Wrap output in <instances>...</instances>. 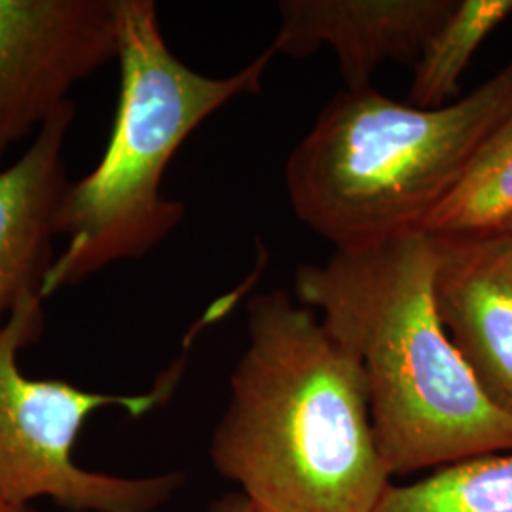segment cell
<instances>
[{"mask_svg": "<svg viewBox=\"0 0 512 512\" xmlns=\"http://www.w3.org/2000/svg\"><path fill=\"white\" fill-rule=\"evenodd\" d=\"M0 512H38L33 505H18L0 495Z\"/></svg>", "mask_w": 512, "mask_h": 512, "instance_id": "cell-14", "label": "cell"}, {"mask_svg": "<svg viewBox=\"0 0 512 512\" xmlns=\"http://www.w3.org/2000/svg\"><path fill=\"white\" fill-rule=\"evenodd\" d=\"M511 116L512 57L440 109L342 90L285 165L294 215L336 249L420 230Z\"/></svg>", "mask_w": 512, "mask_h": 512, "instance_id": "cell-4", "label": "cell"}, {"mask_svg": "<svg viewBox=\"0 0 512 512\" xmlns=\"http://www.w3.org/2000/svg\"><path fill=\"white\" fill-rule=\"evenodd\" d=\"M507 232H511V234H512V224H511V226H509V228H507Z\"/></svg>", "mask_w": 512, "mask_h": 512, "instance_id": "cell-15", "label": "cell"}, {"mask_svg": "<svg viewBox=\"0 0 512 512\" xmlns=\"http://www.w3.org/2000/svg\"><path fill=\"white\" fill-rule=\"evenodd\" d=\"M71 103L40 129L16 162L0 167V327L31 296H42L57 251V213L71 183L65 145Z\"/></svg>", "mask_w": 512, "mask_h": 512, "instance_id": "cell-9", "label": "cell"}, {"mask_svg": "<svg viewBox=\"0 0 512 512\" xmlns=\"http://www.w3.org/2000/svg\"><path fill=\"white\" fill-rule=\"evenodd\" d=\"M120 90L99 164L71 181L57 213L65 241L42 296L76 287L116 262L160 247L181 224L183 202L162 194L165 171L184 141L217 110L256 95L272 46L230 76H205L171 52L152 0H116Z\"/></svg>", "mask_w": 512, "mask_h": 512, "instance_id": "cell-3", "label": "cell"}, {"mask_svg": "<svg viewBox=\"0 0 512 512\" xmlns=\"http://www.w3.org/2000/svg\"><path fill=\"white\" fill-rule=\"evenodd\" d=\"M205 512H260L255 505L241 494V492H232V494H224L217 501H213L209 505V509Z\"/></svg>", "mask_w": 512, "mask_h": 512, "instance_id": "cell-13", "label": "cell"}, {"mask_svg": "<svg viewBox=\"0 0 512 512\" xmlns=\"http://www.w3.org/2000/svg\"><path fill=\"white\" fill-rule=\"evenodd\" d=\"M433 239L440 321L482 393L512 418V234Z\"/></svg>", "mask_w": 512, "mask_h": 512, "instance_id": "cell-7", "label": "cell"}, {"mask_svg": "<svg viewBox=\"0 0 512 512\" xmlns=\"http://www.w3.org/2000/svg\"><path fill=\"white\" fill-rule=\"evenodd\" d=\"M435 268V239L410 230L336 249L294 279L296 300L363 368L391 476L512 450L511 416L482 393L440 321Z\"/></svg>", "mask_w": 512, "mask_h": 512, "instance_id": "cell-2", "label": "cell"}, {"mask_svg": "<svg viewBox=\"0 0 512 512\" xmlns=\"http://www.w3.org/2000/svg\"><path fill=\"white\" fill-rule=\"evenodd\" d=\"M376 512H512V450L461 459L389 484Z\"/></svg>", "mask_w": 512, "mask_h": 512, "instance_id": "cell-12", "label": "cell"}, {"mask_svg": "<svg viewBox=\"0 0 512 512\" xmlns=\"http://www.w3.org/2000/svg\"><path fill=\"white\" fill-rule=\"evenodd\" d=\"M44 296H31L0 327V495L18 505L52 499L69 512H154L181 490L184 473L128 476L88 471L74 459L84 425L103 408L143 416L181 378L173 366L143 395H109L57 378H29L19 353L44 332Z\"/></svg>", "mask_w": 512, "mask_h": 512, "instance_id": "cell-5", "label": "cell"}, {"mask_svg": "<svg viewBox=\"0 0 512 512\" xmlns=\"http://www.w3.org/2000/svg\"><path fill=\"white\" fill-rule=\"evenodd\" d=\"M116 52V0H0V167Z\"/></svg>", "mask_w": 512, "mask_h": 512, "instance_id": "cell-6", "label": "cell"}, {"mask_svg": "<svg viewBox=\"0 0 512 512\" xmlns=\"http://www.w3.org/2000/svg\"><path fill=\"white\" fill-rule=\"evenodd\" d=\"M512 224V116L476 152L454 190L421 224L431 238L503 232Z\"/></svg>", "mask_w": 512, "mask_h": 512, "instance_id": "cell-11", "label": "cell"}, {"mask_svg": "<svg viewBox=\"0 0 512 512\" xmlns=\"http://www.w3.org/2000/svg\"><path fill=\"white\" fill-rule=\"evenodd\" d=\"M511 16L512 0H454L414 63L406 103L418 109L454 103L461 76L476 52Z\"/></svg>", "mask_w": 512, "mask_h": 512, "instance_id": "cell-10", "label": "cell"}, {"mask_svg": "<svg viewBox=\"0 0 512 512\" xmlns=\"http://www.w3.org/2000/svg\"><path fill=\"white\" fill-rule=\"evenodd\" d=\"M452 6L454 0H281L272 50L310 57L329 46L346 90H363L385 61L414 67Z\"/></svg>", "mask_w": 512, "mask_h": 512, "instance_id": "cell-8", "label": "cell"}, {"mask_svg": "<svg viewBox=\"0 0 512 512\" xmlns=\"http://www.w3.org/2000/svg\"><path fill=\"white\" fill-rule=\"evenodd\" d=\"M247 330L209 444L217 473L260 512H376L393 476L359 361L279 289L249 300Z\"/></svg>", "mask_w": 512, "mask_h": 512, "instance_id": "cell-1", "label": "cell"}]
</instances>
